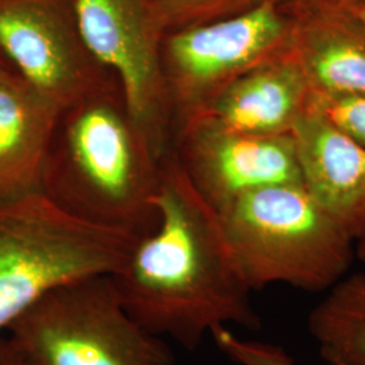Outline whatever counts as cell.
<instances>
[{
    "instance_id": "obj_14",
    "label": "cell",
    "mask_w": 365,
    "mask_h": 365,
    "mask_svg": "<svg viewBox=\"0 0 365 365\" xmlns=\"http://www.w3.org/2000/svg\"><path fill=\"white\" fill-rule=\"evenodd\" d=\"M309 333L330 365H365V272L344 276L309 315Z\"/></svg>"
},
{
    "instance_id": "obj_5",
    "label": "cell",
    "mask_w": 365,
    "mask_h": 365,
    "mask_svg": "<svg viewBox=\"0 0 365 365\" xmlns=\"http://www.w3.org/2000/svg\"><path fill=\"white\" fill-rule=\"evenodd\" d=\"M7 333L19 365H173L167 341L126 312L106 274L53 289Z\"/></svg>"
},
{
    "instance_id": "obj_15",
    "label": "cell",
    "mask_w": 365,
    "mask_h": 365,
    "mask_svg": "<svg viewBox=\"0 0 365 365\" xmlns=\"http://www.w3.org/2000/svg\"><path fill=\"white\" fill-rule=\"evenodd\" d=\"M267 0H153L157 22L164 33L197 26L248 13Z\"/></svg>"
},
{
    "instance_id": "obj_6",
    "label": "cell",
    "mask_w": 365,
    "mask_h": 365,
    "mask_svg": "<svg viewBox=\"0 0 365 365\" xmlns=\"http://www.w3.org/2000/svg\"><path fill=\"white\" fill-rule=\"evenodd\" d=\"M291 16L274 0L248 13L164 34L161 57L173 134L206 114L237 78L284 54Z\"/></svg>"
},
{
    "instance_id": "obj_1",
    "label": "cell",
    "mask_w": 365,
    "mask_h": 365,
    "mask_svg": "<svg viewBox=\"0 0 365 365\" xmlns=\"http://www.w3.org/2000/svg\"><path fill=\"white\" fill-rule=\"evenodd\" d=\"M156 229L138 238L111 274L126 312L160 339L197 348L215 327L256 330L252 289L226 242L218 211L170 150L161 163Z\"/></svg>"
},
{
    "instance_id": "obj_20",
    "label": "cell",
    "mask_w": 365,
    "mask_h": 365,
    "mask_svg": "<svg viewBox=\"0 0 365 365\" xmlns=\"http://www.w3.org/2000/svg\"><path fill=\"white\" fill-rule=\"evenodd\" d=\"M16 80H22L13 64L9 61V58L0 51V84L1 83H11Z\"/></svg>"
},
{
    "instance_id": "obj_12",
    "label": "cell",
    "mask_w": 365,
    "mask_h": 365,
    "mask_svg": "<svg viewBox=\"0 0 365 365\" xmlns=\"http://www.w3.org/2000/svg\"><path fill=\"white\" fill-rule=\"evenodd\" d=\"M288 14L289 52L314 99L365 98L364 29L344 10Z\"/></svg>"
},
{
    "instance_id": "obj_3",
    "label": "cell",
    "mask_w": 365,
    "mask_h": 365,
    "mask_svg": "<svg viewBox=\"0 0 365 365\" xmlns=\"http://www.w3.org/2000/svg\"><path fill=\"white\" fill-rule=\"evenodd\" d=\"M235 264L252 291L286 284L327 292L346 276L356 240L302 184L265 187L218 210Z\"/></svg>"
},
{
    "instance_id": "obj_16",
    "label": "cell",
    "mask_w": 365,
    "mask_h": 365,
    "mask_svg": "<svg viewBox=\"0 0 365 365\" xmlns=\"http://www.w3.org/2000/svg\"><path fill=\"white\" fill-rule=\"evenodd\" d=\"M210 337L235 365H297L282 346L259 339H244L227 327H215Z\"/></svg>"
},
{
    "instance_id": "obj_11",
    "label": "cell",
    "mask_w": 365,
    "mask_h": 365,
    "mask_svg": "<svg viewBox=\"0 0 365 365\" xmlns=\"http://www.w3.org/2000/svg\"><path fill=\"white\" fill-rule=\"evenodd\" d=\"M302 68L287 52L249 71L222 92L207 117L227 130L252 135H288L313 107Z\"/></svg>"
},
{
    "instance_id": "obj_9",
    "label": "cell",
    "mask_w": 365,
    "mask_h": 365,
    "mask_svg": "<svg viewBox=\"0 0 365 365\" xmlns=\"http://www.w3.org/2000/svg\"><path fill=\"white\" fill-rule=\"evenodd\" d=\"M170 150L200 195L217 211L260 188L302 184L291 134H242L227 130L210 118L197 117L175 131Z\"/></svg>"
},
{
    "instance_id": "obj_18",
    "label": "cell",
    "mask_w": 365,
    "mask_h": 365,
    "mask_svg": "<svg viewBox=\"0 0 365 365\" xmlns=\"http://www.w3.org/2000/svg\"><path fill=\"white\" fill-rule=\"evenodd\" d=\"M287 13L313 10H346L365 0H274Z\"/></svg>"
},
{
    "instance_id": "obj_22",
    "label": "cell",
    "mask_w": 365,
    "mask_h": 365,
    "mask_svg": "<svg viewBox=\"0 0 365 365\" xmlns=\"http://www.w3.org/2000/svg\"><path fill=\"white\" fill-rule=\"evenodd\" d=\"M356 257L365 265V229L356 240Z\"/></svg>"
},
{
    "instance_id": "obj_10",
    "label": "cell",
    "mask_w": 365,
    "mask_h": 365,
    "mask_svg": "<svg viewBox=\"0 0 365 365\" xmlns=\"http://www.w3.org/2000/svg\"><path fill=\"white\" fill-rule=\"evenodd\" d=\"M291 137L302 185L357 240L365 229V145L314 105Z\"/></svg>"
},
{
    "instance_id": "obj_2",
    "label": "cell",
    "mask_w": 365,
    "mask_h": 365,
    "mask_svg": "<svg viewBox=\"0 0 365 365\" xmlns=\"http://www.w3.org/2000/svg\"><path fill=\"white\" fill-rule=\"evenodd\" d=\"M161 163L118 83L60 111L42 192L81 220L143 238L158 222Z\"/></svg>"
},
{
    "instance_id": "obj_17",
    "label": "cell",
    "mask_w": 365,
    "mask_h": 365,
    "mask_svg": "<svg viewBox=\"0 0 365 365\" xmlns=\"http://www.w3.org/2000/svg\"><path fill=\"white\" fill-rule=\"evenodd\" d=\"M313 103L333 123L365 145V98L314 99Z\"/></svg>"
},
{
    "instance_id": "obj_4",
    "label": "cell",
    "mask_w": 365,
    "mask_h": 365,
    "mask_svg": "<svg viewBox=\"0 0 365 365\" xmlns=\"http://www.w3.org/2000/svg\"><path fill=\"white\" fill-rule=\"evenodd\" d=\"M137 240L78 218L43 192L0 203V336L53 289L117 274Z\"/></svg>"
},
{
    "instance_id": "obj_21",
    "label": "cell",
    "mask_w": 365,
    "mask_h": 365,
    "mask_svg": "<svg viewBox=\"0 0 365 365\" xmlns=\"http://www.w3.org/2000/svg\"><path fill=\"white\" fill-rule=\"evenodd\" d=\"M344 11H346V13L349 14L353 19L365 30V3L356 4V6H353V7H349V9L344 10Z\"/></svg>"
},
{
    "instance_id": "obj_13",
    "label": "cell",
    "mask_w": 365,
    "mask_h": 365,
    "mask_svg": "<svg viewBox=\"0 0 365 365\" xmlns=\"http://www.w3.org/2000/svg\"><path fill=\"white\" fill-rule=\"evenodd\" d=\"M60 111L24 80L0 84V203L42 192Z\"/></svg>"
},
{
    "instance_id": "obj_19",
    "label": "cell",
    "mask_w": 365,
    "mask_h": 365,
    "mask_svg": "<svg viewBox=\"0 0 365 365\" xmlns=\"http://www.w3.org/2000/svg\"><path fill=\"white\" fill-rule=\"evenodd\" d=\"M0 365H19L11 341L4 336H0Z\"/></svg>"
},
{
    "instance_id": "obj_8",
    "label": "cell",
    "mask_w": 365,
    "mask_h": 365,
    "mask_svg": "<svg viewBox=\"0 0 365 365\" xmlns=\"http://www.w3.org/2000/svg\"><path fill=\"white\" fill-rule=\"evenodd\" d=\"M0 51L61 110L118 84L83 37L73 0H0Z\"/></svg>"
},
{
    "instance_id": "obj_7",
    "label": "cell",
    "mask_w": 365,
    "mask_h": 365,
    "mask_svg": "<svg viewBox=\"0 0 365 365\" xmlns=\"http://www.w3.org/2000/svg\"><path fill=\"white\" fill-rule=\"evenodd\" d=\"M92 54L115 78L134 123L160 160L170 155L173 120L163 72L164 31L153 0H73Z\"/></svg>"
}]
</instances>
